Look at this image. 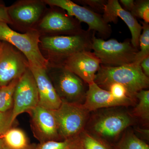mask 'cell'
Segmentation results:
<instances>
[{
	"label": "cell",
	"instance_id": "6da1fadb",
	"mask_svg": "<svg viewBox=\"0 0 149 149\" xmlns=\"http://www.w3.org/2000/svg\"><path fill=\"white\" fill-rule=\"evenodd\" d=\"M94 82L104 90L112 83L122 85L127 90L128 97L133 100L138 92L149 86V77L144 74L140 65L134 63L118 67L101 65Z\"/></svg>",
	"mask_w": 149,
	"mask_h": 149
},
{
	"label": "cell",
	"instance_id": "7a4b0ae2",
	"mask_svg": "<svg viewBox=\"0 0 149 149\" xmlns=\"http://www.w3.org/2000/svg\"><path fill=\"white\" fill-rule=\"evenodd\" d=\"M40 33L35 29H30L22 34L11 29L7 23L0 22V41L14 46L29 64L47 69L49 61L40 51Z\"/></svg>",
	"mask_w": 149,
	"mask_h": 149
},
{
	"label": "cell",
	"instance_id": "3957f363",
	"mask_svg": "<svg viewBox=\"0 0 149 149\" xmlns=\"http://www.w3.org/2000/svg\"><path fill=\"white\" fill-rule=\"evenodd\" d=\"M92 38V51L101 61V65L108 67L128 65L134 63L139 49L133 45L130 40L119 42L115 39L105 41L96 37Z\"/></svg>",
	"mask_w": 149,
	"mask_h": 149
},
{
	"label": "cell",
	"instance_id": "277c9868",
	"mask_svg": "<svg viewBox=\"0 0 149 149\" xmlns=\"http://www.w3.org/2000/svg\"><path fill=\"white\" fill-rule=\"evenodd\" d=\"M95 33L88 30L76 35L45 37L40 40V43L44 49L55 57L59 65L74 54L92 51V38Z\"/></svg>",
	"mask_w": 149,
	"mask_h": 149
},
{
	"label": "cell",
	"instance_id": "5b68a950",
	"mask_svg": "<svg viewBox=\"0 0 149 149\" xmlns=\"http://www.w3.org/2000/svg\"><path fill=\"white\" fill-rule=\"evenodd\" d=\"M54 112L60 137L64 140H71L82 133L89 111L82 104L62 101Z\"/></svg>",
	"mask_w": 149,
	"mask_h": 149
},
{
	"label": "cell",
	"instance_id": "8992f818",
	"mask_svg": "<svg viewBox=\"0 0 149 149\" xmlns=\"http://www.w3.org/2000/svg\"><path fill=\"white\" fill-rule=\"evenodd\" d=\"M50 6L57 7L66 11L69 16L74 17L80 22L88 25V31L97 33L101 39H106L111 35V26L104 20L102 15L90 9L80 6L70 0H45Z\"/></svg>",
	"mask_w": 149,
	"mask_h": 149
},
{
	"label": "cell",
	"instance_id": "52a82bcc",
	"mask_svg": "<svg viewBox=\"0 0 149 149\" xmlns=\"http://www.w3.org/2000/svg\"><path fill=\"white\" fill-rule=\"evenodd\" d=\"M39 97L36 82L28 67L19 78L13 97L12 121L23 113L29 112L39 104Z\"/></svg>",
	"mask_w": 149,
	"mask_h": 149
},
{
	"label": "cell",
	"instance_id": "ba28073f",
	"mask_svg": "<svg viewBox=\"0 0 149 149\" xmlns=\"http://www.w3.org/2000/svg\"><path fill=\"white\" fill-rule=\"evenodd\" d=\"M56 68L53 84L62 101L81 104L85 100L86 83L64 67L57 65Z\"/></svg>",
	"mask_w": 149,
	"mask_h": 149
},
{
	"label": "cell",
	"instance_id": "9c48e42d",
	"mask_svg": "<svg viewBox=\"0 0 149 149\" xmlns=\"http://www.w3.org/2000/svg\"><path fill=\"white\" fill-rule=\"evenodd\" d=\"M2 42L0 55V87L19 79L27 70L29 65L20 52L8 43Z\"/></svg>",
	"mask_w": 149,
	"mask_h": 149
},
{
	"label": "cell",
	"instance_id": "30bf717a",
	"mask_svg": "<svg viewBox=\"0 0 149 149\" xmlns=\"http://www.w3.org/2000/svg\"><path fill=\"white\" fill-rule=\"evenodd\" d=\"M58 65L73 72L88 85L94 82L101 61L93 52L84 51L70 56Z\"/></svg>",
	"mask_w": 149,
	"mask_h": 149
},
{
	"label": "cell",
	"instance_id": "8fae6325",
	"mask_svg": "<svg viewBox=\"0 0 149 149\" xmlns=\"http://www.w3.org/2000/svg\"><path fill=\"white\" fill-rule=\"evenodd\" d=\"M29 113L34 133L40 143L58 141L60 137L54 110L38 104Z\"/></svg>",
	"mask_w": 149,
	"mask_h": 149
},
{
	"label": "cell",
	"instance_id": "7c38bea8",
	"mask_svg": "<svg viewBox=\"0 0 149 149\" xmlns=\"http://www.w3.org/2000/svg\"><path fill=\"white\" fill-rule=\"evenodd\" d=\"M130 116L124 112H112L103 115L94 122L93 130L99 137L104 139L115 138L131 125Z\"/></svg>",
	"mask_w": 149,
	"mask_h": 149
},
{
	"label": "cell",
	"instance_id": "4fadbf2b",
	"mask_svg": "<svg viewBox=\"0 0 149 149\" xmlns=\"http://www.w3.org/2000/svg\"><path fill=\"white\" fill-rule=\"evenodd\" d=\"M39 94V105L47 109H58L62 103L61 99L48 76L46 69L29 64Z\"/></svg>",
	"mask_w": 149,
	"mask_h": 149
},
{
	"label": "cell",
	"instance_id": "5bb4252c",
	"mask_svg": "<svg viewBox=\"0 0 149 149\" xmlns=\"http://www.w3.org/2000/svg\"><path fill=\"white\" fill-rule=\"evenodd\" d=\"M102 17L107 23L116 24L118 18L125 22L131 34L130 42L135 47L139 49V40L142 31V26L130 12L123 8L118 0H108L104 8Z\"/></svg>",
	"mask_w": 149,
	"mask_h": 149
},
{
	"label": "cell",
	"instance_id": "9a60e30c",
	"mask_svg": "<svg viewBox=\"0 0 149 149\" xmlns=\"http://www.w3.org/2000/svg\"><path fill=\"white\" fill-rule=\"evenodd\" d=\"M83 107L88 111L104 108L128 106L133 104L134 100H120L115 97L109 91L99 87L95 82L88 85Z\"/></svg>",
	"mask_w": 149,
	"mask_h": 149
},
{
	"label": "cell",
	"instance_id": "2e32d148",
	"mask_svg": "<svg viewBox=\"0 0 149 149\" xmlns=\"http://www.w3.org/2000/svg\"><path fill=\"white\" fill-rule=\"evenodd\" d=\"M40 26L43 30L69 35L80 34L84 30L81 22L76 19L58 11L48 13L42 19Z\"/></svg>",
	"mask_w": 149,
	"mask_h": 149
},
{
	"label": "cell",
	"instance_id": "e0dca14e",
	"mask_svg": "<svg viewBox=\"0 0 149 149\" xmlns=\"http://www.w3.org/2000/svg\"><path fill=\"white\" fill-rule=\"evenodd\" d=\"M44 2H22L8 8L9 15L13 22L32 24L37 22L42 13Z\"/></svg>",
	"mask_w": 149,
	"mask_h": 149
},
{
	"label": "cell",
	"instance_id": "ac0fdd59",
	"mask_svg": "<svg viewBox=\"0 0 149 149\" xmlns=\"http://www.w3.org/2000/svg\"><path fill=\"white\" fill-rule=\"evenodd\" d=\"M0 137L8 149H26L30 146L26 134L19 128H10Z\"/></svg>",
	"mask_w": 149,
	"mask_h": 149
},
{
	"label": "cell",
	"instance_id": "d6986e66",
	"mask_svg": "<svg viewBox=\"0 0 149 149\" xmlns=\"http://www.w3.org/2000/svg\"><path fill=\"white\" fill-rule=\"evenodd\" d=\"M18 80L0 87V111H8L13 107L14 93Z\"/></svg>",
	"mask_w": 149,
	"mask_h": 149
},
{
	"label": "cell",
	"instance_id": "ffe728a7",
	"mask_svg": "<svg viewBox=\"0 0 149 149\" xmlns=\"http://www.w3.org/2000/svg\"><path fill=\"white\" fill-rule=\"evenodd\" d=\"M142 31L139 40V52L133 63L140 65L141 61L149 56V24L142 22Z\"/></svg>",
	"mask_w": 149,
	"mask_h": 149
},
{
	"label": "cell",
	"instance_id": "44dd1931",
	"mask_svg": "<svg viewBox=\"0 0 149 149\" xmlns=\"http://www.w3.org/2000/svg\"><path fill=\"white\" fill-rule=\"evenodd\" d=\"M139 103L134 108L133 113L143 120L148 121L149 119V91L143 90L139 91L135 96Z\"/></svg>",
	"mask_w": 149,
	"mask_h": 149
},
{
	"label": "cell",
	"instance_id": "7402d4cb",
	"mask_svg": "<svg viewBox=\"0 0 149 149\" xmlns=\"http://www.w3.org/2000/svg\"><path fill=\"white\" fill-rule=\"evenodd\" d=\"M117 149H149V146L133 132H128L123 137Z\"/></svg>",
	"mask_w": 149,
	"mask_h": 149
},
{
	"label": "cell",
	"instance_id": "603a6c76",
	"mask_svg": "<svg viewBox=\"0 0 149 149\" xmlns=\"http://www.w3.org/2000/svg\"><path fill=\"white\" fill-rule=\"evenodd\" d=\"M80 134L77 147L81 149H109L101 141L88 133L83 132Z\"/></svg>",
	"mask_w": 149,
	"mask_h": 149
},
{
	"label": "cell",
	"instance_id": "cb8c5ba5",
	"mask_svg": "<svg viewBox=\"0 0 149 149\" xmlns=\"http://www.w3.org/2000/svg\"><path fill=\"white\" fill-rule=\"evenodd\" d=\"M134 17L142 19L143 22L149 23V1L138 0L135 2V5L130 12Z\"/></svg>",
	"mask_w": 149,
	"mask_h": 149
},
{
	"label": "cell",
	"instance_id": "d4e9b609",
	"mask_svg": "<svg viewBox=\"0 0 149 149\" xmlns=\"http://www.w3.org/2000/svg\"><path fill=\"white\" fill-rule=\"evenodd\" d=\"M73 139L64 140L62 141H50L40 143L34 146L33 149H66L71 143Z\"/></svg>",
	"mask_w": 149,
	"mask_h": 149
},
{
	"label": "cell",
	"instance_id": "484cf974",
	"mask_svg": "<svg viewBox=\"0 0 149 149\" xmlns=\"http://www.w3.org/2000/svg\"><path fill=\"white\" fill-rule=\"evenodd\" d=\"M107 1V0H79L77 1L82 5L83 6L101 15V13H103L104 8Z\"/></svg>",
	"mask_w": 149,
	"mask_h": 149
},
{
	"label": "cell",
	"instance_id": "4316f807",
	"mask_svg": "<svg viewBox=\"0 0 149 149\" xmlns=\"http://www.w3.org/2000/svg\"><path fill=\"white\" fill-rule=\"evenodd\" d=\"M106 90L109 91L113 96L117 99L123 100L129 97H128L127 90L125 87L118 83H112Z\"/></svg>",
	"mask_w": 149,
	"mask_h": 149
},
{
	"label": "cell",
	"instance_id": "83f0119b",
	"mask_svg": "<svg viewBox=\"0 0 149 149\" xmlns=\"http://www.w3.org/2000/svg\"><path fill=\"white\" fill-rule=\"evenodd\" d=\"M13 124L12 110L6 112L0 111V136L10 129Z\"/></svg>",
	"mask_w": 149,
	"mask_h": 149
},
{
	"label": "cell",
	"instance_id": "f1b7e54d",
	"mask_svg": "<svg viewBox=\"0 0 149 149\" xmlns=\"http://www.w3.org/2000/svg\"><path fill=\"white\" fill-rule=\"evenodd\" d=\"M0 22H5L8 24L13 23L9 15L8 8L3 4L0 2Z\"/></svg>",
	"mask_w": 149,
	"mask_h": 149
},
{
	"label": "cell",
	"instance_id": "f546056e",
	"mask_svg": "<svg viewBox=\"0 0 149 149\" xmlns=\"http://www.w3.org/2000/svg\"><path fill=\"white\" fill-rule=\"evenodd\" d=\"M119 2L122 5L123 8L130 12L133 9L135 5V1L133 0H120Z\"/></svg>",
	"mask_w": 149,
	"mask_h": 149
},
{
	"label": "cell",
	"instance_id": "4dcf8cb0",
	"mask_svg": "<svg viewBox=\"0 0 149 149\" xmlns=\"http://www.w3.org/2000/svg\"><path fill=\"white\" fill-rule=\"evenodd\" d=\"M143 72L146 76L149 77V56L144 58L140 64Z\"/></svg>",
	"mask_w": 149,
	"mask_h": 149
},
{
	"label": "cell",
	"instance_id": "1f68e13d",
	"mask_svg": "<svg viewBox=\"0 0 149 149\" xmlns=\"http://www.w3.org/2000/svg\"><path fill=\"white\" fill-rule=\"evenodd\" d=\"M66 149H79L78 148V147L76 146L75 143H74V141H72V143L70 144L68 147Z\"/></svg>",
	"mask_w": 149,
	"mask_h": 149
},
{
	"label": "cell",
	"instance_id": "d6a6232c",
	"mask_svg": "<svg viewBox=\"0 0 149 149\" xmlns=\"http://www.w3.org/2000/svg\"><path fill=\"white\" fill-rule=\"evenodd\" d=\"M4 146L3 139L0 137V149H3Z\"/></svg>",
	"mask_w": 149,
	"mask_h": 149
},
{
	"label": "cell",
	"instance_id": "836d02e7",
	"mask_svg": "<svg viewBox=\"0 0 149 149\" xmlns=\"http://www.w3.org/2000/svg\"><path fill=\"white\" fill-rule=\"evenodd\" d=\"M33 147H34V146H30L29 147H28V148H27V149H33ZM3 149H8L7 148H6L4 146V148H3Z\"/></svg>",
	"mask_w": 149,
	"mask_h": 149
},
{
	"label": "cell",
	"instance_id": "e575fe53",
	"mask_svg": "<svg viewBox=\"0 0 149 149\" xmlns=\"http://www.w3.org/2000/svg\"><path fill=\"white\" fill-rule=\"evenodd\" d=\"M2 48H3V42H2V44L0 46V55H1V53L2 51Z\"/></svg>",
	"mask_w": 149,
	"mask_h": 149
},
{
	"label": "cell",
	"instance_id": "d590c367",
	"mask_svg": "<svg viewBox=\"0 0 149 149\" xmlns=\"http://www.w3.org/2000/svg\"><path fill=\"white\" fill-rule=\"evenodd\" d=\"M2 44V42H1V41H0V46Z\"/></svg>",
	"mask_w": 149,
	"mask_h": 149
}]
</instances>
